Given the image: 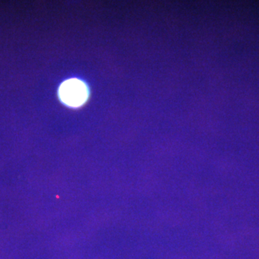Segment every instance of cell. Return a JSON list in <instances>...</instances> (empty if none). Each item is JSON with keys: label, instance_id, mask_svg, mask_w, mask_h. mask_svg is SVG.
<instances>
[{"label": "cell", "instance_id": "obj_1", "mask_svg": "<svg viewBox=\"0 0 259 259\" xmlns=\"http://www.w3.org/2000/svg\"><path fill=\"white\" fill-rule=\"evenodd\" d=\"M61 100L69 106L82 105L88 97L86 86L78 80H69L62 84L60 89Z\"/></svg>", "mask_w": 259, "mask_h": 259}]
</instances>
